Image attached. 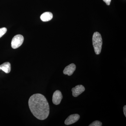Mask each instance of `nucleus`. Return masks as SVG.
<instances>
[{
	"label": "nucleus",
	"instance_id": "obj_1",
	"mask_svg": "<svg viewBox=\"0 0 126 126\" xmlns=\"http://www.w3.org/2000/svg\"><path fill=\"white\" fill-rule=\"evenodd\" d=\"M29 105L31 112L37 119L44 120L48 116L49 105L43 94H36L32 95L29 99Z\"/></svg>",
	"mask_w": 126,
	"mask_h": 126
},
{
	"label": "nucleus",
	"instance_id": "obj_2",
	"mask_svg": "<svg viewBox=\"0 0 126 126\" xmlns=\"http://www.w3.org/2000/svg\"><path fill=\"white\" fill-rule=\"evenodd\" d=\"M93 44L94 52L97 55H99L101 51L102 39L101 34L98 32H94L93 36Z\"/></svg>",
	"mask_w": 126,
	"mask_h": 126
},
{
	"label": "nucleus",
	"instance_id": "obj_3",
	"mask_svg": "<svg viewBox=\"0 0 126 126\" xmlns=\"http://www.w3.org/2000/svg\"><path fill=\"white\" fill-rule=\"evenodd\" d=\"M23 35L18 34L14 36L11 41V47L13 49H16L22 45L24 42Z\"/></svg>",
	"mask_w": 126,
	"mask_h": 126
},
{
	"label": "nucleus",
	"instance_id": "obj_4",
	"mask_svg": "<svg viewBox=\"0 0 126 126\" xmlns=\"http://www.w3.org/2000/svg\"><path fill=\"white\" fill-rule=\"evenodd\" d=\"M63 98V96L61 92L59 90H56L53 94L52 101L54 104L59 105L61 103Z\"/></svg>",
	"mask_w": 126,
	"mask_h": 126
},
{
	"label": "nucleus",
	"instance_id": "obj_5",
	"mask_svg": "<svg viewBox=\"0 0 126 126\" xmlns=\"http://www.w3.org/2000/svg\"><path fill=\"white\" fill-rule=\"evenodd\" d=\"M80 118V116L78 114H74L71 115L65 119L64 124L66 125H70L75 123L78 121Z\"/></svg>",
	"mask_w": 126,
	"mask_h": 126
},
{
	"label": "nucleus",
	"instance_id": "obj_6",
	"mask_svg": "<svg viewBox=\"0 0 126 126\" xmlns=\"http://www.w3.org/2000/svg\"><path fill=\"white\" fill-rule=\"evenodd\" d=\"M85 90V88L82 85H77L72 89L73 96L74 97H78L83 93Z\"/></svg>",
	"mask_w": 126,
	"mask_h": 126
},
{
	"label": "nucleus",
	"instance_id": "obj_7",
	"mask_svg": "<svg viewBox=\"0 0 126 126\" xmlns=\"http://www.w3.org/2000/svg\"><path fill=\"white\" fill-rule=\"evenodd\" d=\"M76 66L74 64L71 63L65 67L63 71V73L65 75L71 76L76 70Z\"/></svg>",
	"mask_w": 126,
	"mask_h": 126
},
{
	"label": "nucleus",
	"instance_id": "obj_8",
	"mask_svg": "<svg viewBox=\"0 0 126 126\" xmlns=\"http://www.w3.org/2000/svg\"><path fill=\"white\" fill-rule=\"evenodd\" d=\"M2 70L6 73H9L11 70V65L9 62H6L0 65V70Z\"/></svg>",
	"mask_w": 126,
	"mask_h": 126
},
{
	"label": "nucleus",
	"instance_id": "obj_9",
	"mask_svg": "<svg viewBox=\"0 0 126 126\" xmlns=\"http://www.w3.org/2000/svg\"><path fill=\"white\" fill-rule=\"evenodd\" d=\"M53 14L50 12H46L42 14L40 16L41 20L44 22L49 21L53 18Z\"/></svg>",
	"mask_w": 126,
	"mask_h": 126
},
{
	"label": "nucleus",
	"instance_id": "obj_10",
	"mask_svg": "<svg viewBox=\"0 0 126 126\" xmlns=\"http://www.w3.org/2000/svg\"><path fill=\"white\" fill-rule=\"evenodd\" d=\"M102 126L101 122L98 121H96L93 122L89 126Z\"/></svg>",
	"mask_w": 126,
	"mask_h": 126
},
{
	"label": "nucleus",
	"instance_id": "obj_11",
	"mask_svg": "<svg viewBox=\"0 0 126 126\" xmlns=\"http://www.w3.org/2000/svg\"><path fill=\"white\" fill-rule=\"evenodd\" d=\"M7 29L5 27L0 29V38H1L3 35L6 33L7 32Z\"/></svg>",
	"mask_w": 126,
	"mask_h": 126
},
{
	"label": "nucleus",
	"instance_id": "obj_12",
	"mask_svg": "<svg viewBox=\"0 0 126 126\" xmlns=\"http://www.w3.org/2000/svg\"><path fill=\"white\" fill-rule=\"evenodd\" d=\"M103 0L106 2L107 5H110L111 0Z\"/></svg>",
	"mask_w": 126,
	"mask_h": 126
},
{
	"label": "nucleus",
	"instance_id": "obj_13",
	"mask_svg": "<svg viewBox=\"0 0 126 126\" xmlns=\"http://www.w3.org/2000/svg\"><path fill=\"white\" fill-rule=\"evenodd\" d=\"M123 112H124V115L126 117V105L124 106L123 107Z\"/></svg>",
	"mask_w": 126,
	"mask_h": 126
}]
</instances>
